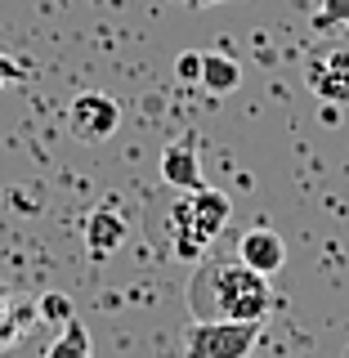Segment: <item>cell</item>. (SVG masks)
<instances>
[{
	"instance_id": "15",
	"label": "cell",
	"mask_w": 349,
	"mask_h": 358,
	"mask_svg": "<svg viewBox=\"0 0 349 358\" xmlns=\"http://www.w3.org/2000/svg\"><path fill=\"white\" fill-rule=\"evenodd\" d=\"M18 331H22V322L0 313V345H14V341H18Z\"/></svg>"
},
{
	"instance_id": "6",
	"label": "cell",
	"mask_w": 349,
	"mask_h": 358,
	"mask_svg": "<svg viewBox=\"0 0 349 358\" xmlns=\"http://www.w3.org/2000/svg\"><path fill=\"white\" fill-rule=\"evenodd\" d=\"M81 238H85L90 260H108V255H117L121 242H126V215H121L117 206H94L81 224Z\"/></svg>"
},
{
	"instance_id": "11",
	"label": "cell",
	"mask_w": 349,
	"mask_h": 358,
	"mask_svg": "<svg viewBox=\"0 0 349 358\" xmlns=\"http://www.w3.org/2000/svg\"><path fill=\"white\" fill-rule=\"evenodd\" d=\"M36 313H41L45 322H59V327H67V322L76 318V313H72V300H67V296H59V291L41 296V300H36Z\"/></svg>"
},
{
	"instance_id": "17",
	"label": "cell",
	"mask_w": 349,
	"mask_h": 358,
	"mask_svg": "<svg viewBox=\"0 0 349 358\" xmlns=\"http://www.w3.org/2000/svg\"><path fill=\"white\" fill-rule=\"evenodd\" d=\"M0 305H5V287H0Z\"/></svg>"
},
{
	"instance_id": "5",
	"label": "cell",
	"mask_w": 349,
	"mask_h": 358,
	"mask_svg": "<svg viewBox=\"0 0 349 358\" xmlns=\"http://www.w3.org/2000/svg\"><path fill=\"white\" fill-rule=\"evenodd\" d=\"M309 90L318 94V103H327V108L349 103V45L332 50L327 59H318V63H309Z\"/></svg>"
},
{
	"instance_id": "8",
	"label": "cell",
	"mask_w": 349,
	"mask_h": 358,
	"mask_svg": "<svg viewBox=\"0 0 349 358\" xmlns=\"http://www.w3.org/2000/svg\"><path fill=\"white\" fill-rule=\"evenodd\" d=\"M162 179L179 193H197V188H206V179H201V157L193 143H171V148L162 152Z\"/></svg>"
},
{
	"instance_id": "16",
	"label": "cell",
	"mask_w": 349,
	"mask_h": 358,
	"mask_svg": "<svg viewBox=\"0 0 349 358\" xmlns=\"http://www.w3.org/2000/svg\"><path fill=\"white\" fill-rule=\"evenodd\" d=\"M211 5H224V0H188V9H211Z\"/></svg>"
},
{
	"instance_id": "3",
	"label": "cell",
	"mask_w": 349,
	"mask_h": 358,
	"mask_svg": "<svg viewBox=\"0 0 349 358\" xmlns=\"http://www.w3.org/2000/svg\"><path fill=\"white\" fill-rule=\"evenodd\" d=\"M260 341V322H233V318H201L184 336L188 358H251Z\"/></svg>"
},
{
	"instance_id": "12",
	"label": "cell",
	"mask_w": 349,
	"mask_h": 358,
	"mask_svg": "<svg viewBox=\"0 0 349 358\" xmlns=\"http://www.w3.org/2000/svg\"><path fill=\"white\" fill-rule=\"evenodd\" d=\"M22 81H27V67L0 50V90H14V85H22Z\"/></svg>"
},
{
	"instance_id": "10",
	"label": "cell",
	"mask_w": 349,
	"mask_h": 358,
	"mask_svg": "<svg viewBox=\"0 0 349 358\" xmlns=\"http://www.w3.org/2000/svg\"><path fill=\"white\" fill-rule=\"evenodd\" d=\"M45 358H90V336H85V327L81 322H67V327L59 331V341L45 350Z\"/></svg>"
},
{
	"instance_id": "1",
	"label": "cell",
	"mask_w": 349,
	"mask_h": 358,
	"mask_svg": "<svg viewBox=\"0 0 349 358\" xmlns=\"http://www.w3.org/2000/svg\"><path fill=\"white\" fill-rule=\"evenodd\" d=\"M233 215V201L220 188H197L188 193L184 206H175L171 233H175V255L179 260H206V246L224 233V224Z\"/></svg>"
},
{
	"instance_id": "9",
	"label": "cell",
	"mask_w": 349,
	"mask_h": 358,
	"mask_svg": "<svg viewBox=\"0 0 349 358\" xmlns=\"http://www.w3.org/2000/svg\"><path fill=\"white\" fill-rule=\"evenodd\" d=\"M206 94H233L242 85V63L229 59V54H201V81Z\"/></svg>"
},
{
	"instance_id": "14",
	"label": "cell",
	"mask_w": 349,
	"mask_h": 358,
	"mask_svg": "<svg viewBox=\"0 0 349 358\" xmlns=\"http://www.w3.org/2000/svg\"><path fill=\"white\" fill-rule=\"evenodd\" d=\"M175 76H179V81H201V54L197 50L179 54V59H175Z\"/></svg>"
},
{
	"instance_id": "13",
	"label": "cell",
	"mask_w": 349,
	"mask_h": 358,
	"mask_svg": "<svg viewBox=\"0 0 349 358\" xmlns=\"http://www.w3.org/2000/svg\"><path fill=\"white\" fill-rule=\"evenodd\" d=\"M318 27H336V22H349V0H322V9H318Z\"/></svg>"
},
{
	"instance_id": "2",
	"label": "cell",
	"mask_w": 349,
	"mask_h": 358,
	"mask_svg": "<svg viewBox=\"0 0 349 358\" xmlns=\"http://www.w3.org/2000/svg\"><path fill=\"white\" fill-rule=\"evenodd\" d=\"M201 273L211 278V296H215V318H233V322H264L269 305V278L255 273L246 264H206Z\"/></svg>"
},
{
	"instance_id": "7",
	"label": "cell",
	"mask_w": 349,
	"mask_h": 358,
	"mask_svg": "<svg viewBox=\"0 0 349 358\" xmlns=\"http://www.w3.org/2000/svg\"><path fill=\"white\" fill-rule=\"evenodd\" d=\"M238 264L255 268V273H264V278H273L278 268L287 264V242L278 238L273 229H246L238 238Z\"/></svg>"
},
{
	"instance_id": "4",
	"label": "cell",
	"mask_w": 349,
	"mask_h": 358,
	"mask_svg": "<svg viewBox=\"0 0 349 358\" xmlns=\"http://www.w3.org/2000/svg\"><path fill=\"white\" fill-rule=\"evenodd\" d=\"M117 121H121V103L112 94H99V90H85L67 103V126L85 143H104L117 130Z\"/></svg>"
}]
</instances>
